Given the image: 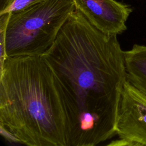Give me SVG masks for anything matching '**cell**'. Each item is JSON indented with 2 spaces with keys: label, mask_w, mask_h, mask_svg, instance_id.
I'll use <instances>...</instances> for the list:
<instances>
[{
  "label": "cell",
  "mask_w": 146,
  "mask_h": 146,
  "mask_svg": "<svg viewBox=\"0 0 146 146\" xmlns=\"http://www.w3.org/2000/svg\"><path fill=\"white\" fill-rule=\"evenodd\" d=\"M42 56L63 102L69 146H94L116 135L127 80L117 35L104 34L75 9Z\"/></svg>",
  "instance_id": "6da1fadb"
},
{
  "label": "cell",
  "mask_w": 146,
  "mask_h": 146,
  "mask_svg": "<svg viewBox=\"0 0 146 146\" xmlns=\"http://www.w3.org/2000/svg\"><path fill=\"white\" fill-rule=\"evenodd\" d=\"M0 127L29 146H69L63 102L41 56L7 57L0 71Z\"/></svg>",
  "instance_id": "7a4b0ae2"
},
{
  "label": "cell",
  "mask_w": 146,
  "mask_h": 146,
  "mask_svg": "<svg viewBox=\"0 0 146 146\" xmlns=\"http://www.w3.org/2000/svg\"><path fill=\"white\" fill-rule=\"evenodd\" d=\"M75 9L73 0H47L11 12L5 35L6 58L43 55Z\"/></svg>",
  "instance_id": "3957f363"
},
{
  "label": "cell",
  "mask_w": 146,
  "mask_h": 146,
  "mask_svg": "<svg viewBox=\"0 0 146 146\" xmlns=\"http://www.w3.org/2000/svg\"><path fill=\"white\" fill-rule=\"evenodd\" d=\"M116 135L109 145L146 146V96L126 81L121 96Z\"/></svg>",
  "instance_id": "277c9868"
},
{
  "label": "cell",
  "mask_w": 146,
  "mask_h": 146,
  "mask_svg": "<svg viewBox=\"0 0 146 146\" xmlns=\"http://www.w3.org/2000/svg\"><path fill=\"white\" fill-rule=\"evenodd\" d=\"M75 9L104 34L117 35L127 27L126 22L133 9L116 0H73Z\"/></svg>",
  "instance_id": "5b68a950"
},
{
  "label": "cell",
  "mask_w": 146,
  "mask_h": 146,
  "mask_svg": "<svg viewBox=\"0 0 146 146\" xmlns=\"http://www.w3.org/2000/svg\"><path fill=\"white\" fill-rule=\"evenodd\" d=\"M124 57L127 80L146 96V46L134 44Z\"/></svg>",
  "instance_id": "8992f818"
},
{
  "label": "cell",
  "mask_w": 146,
  "mask_h": 146,
  "mask_svg": "<svg viewBox=\"0 0 146 146\" xmlns=\"http://www.w3.org/2000/svg\"><path fill=\"white\" fill-rule=\"evenodd\" d=\"M10 13H6L0 15V71L2 69L6 56L5 35L6 30L10 16Z\"/></svg>",
  "instance_id": "52a82bcc"
},
{
  "label": "cell",
  "mask_w": 146,
  "mask_h": 146,
  "mask_svg": "<svg viewBox=\"0 0 146 146\" xmlns=\"http://www.w3.org/2000/svg\"><path fill=\"white\" fill-rule=\"evenodd\" d=\"M47 0H16L13 5L11 7L10 12L22 9L29 5L41 2Z\"/></svg>",
  "instance_id": "ba28073f"
},
{
  "label": "cell",
  "mask_w": 146,
  "mask_h": 146,
  "mask_svg": "<svg viewBox=\"0 0 146 146\" xmlns=\"http://www.w3.org/2000/svg\"><path fill=\"white\" fill-rule=\"evenodd\" d=\"M16 0H0V15L10 13V10Z\"/></svg>",
  "instance_id": "9c48e42d"
}]
</instances>
